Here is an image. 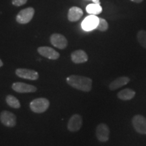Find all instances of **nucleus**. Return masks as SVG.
Returning <instances> with one entry per match:
<instances>
[{
	"mask_svg": "<svg viewBox=\"0 0 146 146\" xmlns=\"http://www.w3.org/2000/svg\"><path fill=\"white\" fill-rule=\"evenodd\" d=\"M67 83L78 90L89 92L92 89V79L87 76L70 75L66 78Z\"/></svg>",
	"mask_w": 146,
	"mask_h": 146,
	"instance_id": "obj_1",
	"label": "nucleus"
},
{
	"mask_svg": "<svg viewBox=\"0 0 146 146\" xmlns=\"http://www.w3.org/2000/svg\"><path fill=\"white\" fill-rule=\"evenodd\" d=\"M50 104V101L46 98H36L30 103V108L33 112L41 114L45 112L49 108Z\"/></svg>",
	"mask_w": 146,
	"mask_h": 146,
	"instance_id": "obj_2",
	"label": "nucleus"
},
{
	"mask_svg": "<svg viewBox=\"0 0 146 146\" xmlns=\"http://www.w3.org/2000/svg\"><path fill=\"white\" fill-rule=\"evenodd\" d=\"M132 125L137 132L146 135V118L143 115L137 114L132 118Z\"/></svg>",
	"mask_w": 146,
	"mask_h": 146,
	"instance_id": "obj_3",
	"label": "nucleus"
},
{
	"mask_svg": "<svg viewBox=\"0 0 146 146\" xmlns=\"http://www.w3.org/2000/svg\"><path fill=\"white\" fill-rule=\"evenodd\" d=\"M109 127L105 123H100L97 126L96 130V135L97 139L100 142H107L109 140L110 137Z\"/></svg>",
	"mask_w": 146,
	"mask_h": 146,
	"instance_id": "obj_4",
	"label": "nucleus"
},
{
	"mask_svg": "<svg viewBox=\"0 0 146 146\" xmlns=\"http://www.w3.org/2000/svg\"><path fill=\"white\" fill-rule=\"evenodd\" d=\"M0 120L5 127H14L16 125V116L12 112L3 110L0 114Z\"/></svg>",
	"mask_w": 146,
	"mask_h": 146,
	"instance_id": "obj_5",
	"label": "nucleus"
},
{
	"mask_svg": "<svg viewBox=\"0 0 146 146\" xmlns=\"http://www.w3.org/2000/svg\"><path fill=\"white\" fill-rule=\"evenodd\" d=\"M82 125H83L82 116L78 114H73L69 119L67 128L70 132H77L81 129Z\"/></svg>",
	"mask_w": 146,
	"mask_h": 146,
	"instance_id": "obj_6",
	"label": "nucleus"
},
{
	"mask_svg": "<svg viewBox=\"0 0 146 146\" xmlns=\"http://www.w3.org/2000/svg\"><path fill=\"white\" fill-rule=\"evenodd\" d=\"M35 14V10L33 8H27L22 10L16 16V21L20 24H27L32 20Z\"/></svg>",
	"mask_w": 146,
	"mask_h": 146,
	"instance_id": "obj_7",
	"label": "nucleus"
},
{
	"mask_svg": "<svg viewBox=\"0 0 146 146\" xmlns=\"http://www.w3.org/2000/svg\"><path fill=\"white\" fill-rule=\"evenodd\" d=\"M16 74L18 77L25 79L36 81L39 77V73L34 70L27 68H18L15 71Z\"/></svg>",
	"mask_w": 146,
	"mask_h": 146,
	"instance_id": "obj_8",
	"label": "nucleus"
},
{
	"mask_svg": "<svg viewBox=\"0 0 146 146\" xmlns=\"http://www.w3.org/2000/svg\"><path fill=\"white\" fill-rule=\"evenodd\" d=\"M12 88L16 92L20 94H27V93H34L37 90L35 86L29 85L22 82L14 83L12 85Z\"/></svg>",
	"mask_w": 146,
	"mask_h": 146,
	"instance_id": "obj_9",
	"label": "nucleus"
},
{
	"mask_svg": "<svg viewBox=\"0 0 146 146\" xmlns=\"http://www.w3.org/2000/svg\"><path fill=\"white\" fill-rule=\"evenodd\" d=\"M50 42L54 47L60 50H64L68 45V41L66 38L62 35L54 33L50 36Z\"/></svg>",
	"mask_w": 146,
	"mask_h": 146,
	"instance_id": "obj_10",
	"label": "nucleus"
},
{
	"mask_svg": "<svg viewBox=\"0 0 146 146\" xmlns=\"http://www.w3.org/2000/svg\"><path fill=\"white\" fill-rule=\"evenodd\" d=\"M98 22H99V18L95 15H89L87 16L82 22V28L86 31H89L96 29L98 25Z\"/></svg>",
	"mask_w": 146,
	"mask_h": 146,
	"instance_id": "obj_11",
	"label": "nucleus"
},
{
	"mask_svg": "<svg viewBox=\"0 0 146 146\" xmlns=\"http://www.w3.org/2000/svg\"><path fill=\"white\" fill-rule=\"evenodd\" d=\"M37 52L41 56L50 60H57L60 58L59 53L50 47H39L37 49Z\"/></svg>",
	"mask_w": 146,
	"mask_h": 146,
	"instance_id": "obj_12",
	"label": "nucleus"
},
{
	"mask_svg": "<svg viewBox=\"0 0 146 146\" xmlns=\"http://www.w3.org/2000/svg\"><path fill=\"white\" fill-rule=\"evenodd\" d=\"M71 60L75 64L85 63L88 60V56L85 51L82 50H76L71 54Z\"/></svg>",
	"mask_w": 146,
	"mask_h": 146,
	"instance_id": "obj_13",
	"label": "nucleus"
},
{
	"mask_svg": "<svg viewBox=\"0 0 146 146\" xmlns=\"http://www.w3.org/2000/svg\"><path fill=\"white\" fill-rule=\"evenodd\" d=\"M130 81V78L127 76H119L114 80L109 85V89L111 91H114L120 88V87L127 85Z\"/></svg>",
	"mask_w": 146,
	"mask_h": 146,
	"instance_id": "obj_14",
	"label": "nucleus"
},
{
	"mask_svg": "<svg viewBox=\"0 0 146 146\" xmlns=\"http://www.w3.org/2000/svg\"><path fill=\"white\" fill-rule=\"evenodd\" d=\"M83 15V12L78 7H72L68 11V19L70 22H76L81 19Z\"/></svg>",
	"mask_w": 146,
	"mask_h": 146,
	"instance_id": "obj_15",
	"label": "nucleus"
},
{
	"mask_svg": "<svg viewBox=\"0 0 146 146\" xmlns=\"http://www.w3.org/2000/svg\"><path fill=\"white\" fill-rule=\"evenodd\" d=\"M135 95L136 93L134 90L129 88H127L120 91L118 93L117 97L118 99L123 100V101H129V100H132L135 96Z\"/></svg>",
	"mask_w": 146,
	"mask_h": 146,
	"instance_id": "obj_16",
	"label": "nucleus"
},
{
	"mask_svg": "<svg viewBox=\"0 0 146 146\" xmlns=\"http://www.w3.org/2000/svg\"><path fill=\"white\" fill-rule=\"evenodd\" d=\"M87 12L90 15H98L102 12V8L100 3H91L86 7Z\"/></svg>",
	"mask_w": 146,
	"mask_h": 146,
	"instance_id": "obj_17",
	"label": "nucleus"
},
{
	"mask_svg": "<svg viewBox=\"0 0 146 146\" xmlns=\"http://www.w3.org/2000/svg\"><path fill=\"white\" fill-rule=\"evenodd\" d=\"M5 100H6V103L8 104V106L13 108L18 109L21 106L19 100H18L16 97L12 96V95H8V96H7L6 98H5Z\"/></svg>",
	"mask_w": 146,
	"mask_h": 146,
	"instance_id": "obj_18",
	"label": "nucleus"
},
{
	"mask_svg": "<svg viewBox=\"0 0 146 146\" xmlns=\"http://www.w3.org/2000/svg\"><path fill=\"white\" fill-rule=\"evenodd\" d=\"M137 39L138 43L143 48L146 49V31L140 30L137 34Z\"/></svg>",
	"mask_w": 146,
	"mask_h": 146,
	"instance_id": "obj_19",
	"label": "nucleus"
},
{
	"mask_svg": "<svg viewBox=\"0 0 146 146\" xmlns=\"http://www.w3.org/2000/svg\"><path fill=\"white\" fill-rule=\"evenodd\" d=\"M96 29L102 32L106 31L108 29V23L104 18H99V22H98V25L96 27Z\"/></svg>",
	"mask_w": 146,
	"mask_h": 146,
	"instance_id": "obj_20",
	"label": "nucleus"
},
{
	"mask_svg": "<svg viewBox=\"0 0 146 146\" xmlns=\"http://www.w3.org/2000/svg\"><path fill=\"white\" fill-rule=\"evenodd\" d=\"M27 2V0H12V4L16 6H21L25 4Z\"/></svg>",
	"mask_w": 146,
	"mask_h": 146,
	"instance_id": "obj_21",
	"label": "nucleus"
},
{
	"mask_svg": "<svg viewBox=\"0 0 146 146\" xmlns=\"http://www.w3.org/2000/svg\"><path fill=\"white\" fill-rule=\"evenodd\" d=\"M131 1H133V2H135L137 3H141L143 0H131Z\"/></svg>",
	"mask_w": 146,
	"mask_h": 146,
	"instance_id": "obj_22",
	"label": "nucleus"
},
{
	"mask_svg": "<svg viewBox=\"0 0 146 146\" xmlns=\"http://www.w3.org/2000/svg\"><path fill=\"white\" fill-rule=\"evenodd\" d=\"M91 1H93V2L95 3H100V0H91Z\"/></svg>",
	"mask_w": 146,
	"mask_h": 146,
	"instance_id": "obj_23",
	"label": "nucleus"
},
{
	"mask_svg": "<svg viewBox=\"0 0 146 146\" xmlns=\"http://www.w3.org/2000/svg\"><path fill=\"white\" fill-rule=\"evenodd\" d=\"M3 64V62L1 61V59H0V68H1V67L2 66Z\"/></svg>",
	"mask_w": 146,
	"mask_h": 146,
	"instance_id": "obj_24",
	"label": "nucleus"
}]
</instances>
